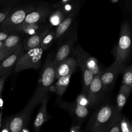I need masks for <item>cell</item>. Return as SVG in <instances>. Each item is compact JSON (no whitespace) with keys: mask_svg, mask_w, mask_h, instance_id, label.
Listing matches in <instances>:
<instances>
[{"mask_svg":"<svg viewBox=\"0 0 132 132\" xmlns=\"http://www.w3.org/2000/svg\"><path fill=\"white\" fill-rule=\"evenodd\" d=\"M55 40V29L52 28L42 38L40 47L44 51L49 49Z\"/></svg>","mask_w":132,"mask_h":132,"instance_id":"obj_25","label":"cell"},{"mask_svg":"<svg viewBox=\"0 0 132 132\" xmlns=\"http://www.w3.org/2000/svg\"><path fill=\"white\" fill-rule=\"evenodd\" d=\"M49 94H46L40 102V106L33 124L34 132H40L43 125L51 119V116L47 112V105Z\"/></svg>","mask_w":132,"mask_h":132,"instance_id":"obj_16","label":"cell"},{"mask_svg":"<svg viewBox=\"0 0 132 132\" xmlns=\"http://www.w3.org/2000/svg\"><path fill=\"white\" fill-rule=\"evenodd\" d=\"M3 2H4V1H1V0H0V4L2 3H3Z\"/></svg>","mask_w":132,"mask_h":132,"instance_id":"obj_36","label":"cell"},{"mask_svg":"<svg viewBox=\"0 0 132 132\" xmlns=\"http://www.w3.org/2000/svg\"><path fill=\"white\" fill-rule=\"evenodd\" d=\"M10 35V33H7L3 31H0V41H4Z\"/></svg>","mask_w":132,"mask_h":132,"instance_id":"obj_31","label":"cell"},{"mask_svg":"<svg viewBox=\"0 0 132 132\" xmlns=\"http://www.w3.org/2000/svg\"><path fill=\"white\" fill-rule=\"evenodd\" d=\"M1 62V58H0V63Z\"/></svg>","mask_w":132,"mask_h":132,"instance_id":"obj_37","label":"cell"},{"mask_svg":"<svg viewBox=\"0 0 132 132\" xmlns=\"http://www.w3.org/2000/svg\"><path fill=\"white\" fill-rule=\"evenodd\" d=\"M22 43L9 57L0 63V77H7L24 53Z\"/></svg>","mask_w":132,"mask_h":132,"instance_id":"obj_12","label":"cell"},{"mask_svg":"<svg viewBox=\"0 0 132 132\" xmlns=\"http://www.w3.org/2000/svg\"><path fill=\"white\" fill-rule=\"evenodd\" d=\"M52 28V27L48 25L40 32L31 36L26 37L22 42V46L24 51L25 52L40 46V42L42 38Z\"/></svg>","mask_w":132,"mask_h":132,"instance_id":"obj_18","label":"cell"},{"mask_svg":"<svg viewBox=\"0 0 132 132\" xmlns=\"http://www.w3.org/2000/svg\"><path fill=\"white\" fill-rule=\"evenodd\" d=\"M3 42H4V41H0V47H1L2 44H3Z\"/></svg>","mask_w":132,"mask_h":132,"instance_id":"obj_35","label":"cell"},{"mask_svg":"<svg viewBox=\"0 0 132 132\" xmlns=\"http://www.w3.org/2000/svg\"><path fill=\"white\" fill-rule=\"evenodd\" d=\"M106 91L101 79V75L94 76L89 86L87 97L90 103V108L99 105L103 101Z\"/></svg>","mask_w":132,"mask_h":132,"instance_id":"obj_9","label":"cell"},{"mask_svg":"<svg viewBox=\"0 0 132 132\" xmlns=\"http://www.w3.org/2000/svg\"><path fill=\"white\" fill-rule=\"evenodd\" d=\"M71 54L72 57L76 61L82 62L92 73L94 76L101 75L105 71V69L100 65L97 59L86 52L81 47L80 44H77L74 47Z\"/></svg>","mask_w":132,"mask_h":132,"instance_id":"obj_6","label":"cell"},{"mask_svg":"<svg viewBox=\"0 0 132 132\" xmlns=\"http://www.w3.org/2000/svg\"><path fill=\"white\" fill-rule=\"evenodd\" d=\"M6 78L7 77H0V97Z\"/></svg>","mask_w":132,"mask_h":132,"instance_id":"obj_32","label":"cell"},{"mask_svg":"<svg viewBox=\"0 0 132 132\" xmlns=\"http://www.w3.org/2000/svg\"><path fill=\"white\" fill-rule=\"evenodd\" d=\"M2 110H1L0 112V127L2 124Z\"/></svg>","mask_w":132,"mask_h":132,"instance_id":"obj_34","label":"cell"},{"mask_svg":"<svg viewBox=\"0 0 132 132\" xmlns=\"http://www.w3.org/2000/svg\"><path fill=\"white\" fill-rule=\"evenodd\" d=\"M31 111L24 108L13 117L8 125L10 132H20L26 126Z\"/></svg>","mask_w":132,"mask_h":132,"instance_id":"obj_15","label":"cell"},{"mask_svg":"<svg viewBox=\"0 0 132 132\" xmlns=\"http://www.w3.org/2000/svg\"><path fill=\"white\" fill-rule=\"evenodd\" d=\"M70 132H82V131L81 130L80 126L79 125H76L71 126Z\"/></svg>","mask_w":132,"mask_h":132,"instance_id":"obj_30","label":"cell"},{"mask_svg":"<svg viewBox=\"0 0 132 132\" xmlns=\"http://www.w3.org/2000/svg\"><path fill=\"white\" fill-rule=\"evenodd\" d=\"M82 132H86V131H82Z\"/></svg>","mask_w":132,"mask_h":132,"instance_id":"obj_38","label":"cell"},{"mask_svg":"<svg viewBox=\"0 0 132 132\" xmlns=\"http://www.w3.org/2000/svg\"><path fill=\"white\" fill-rule=\"evenodd\" d=\"M71 75L72 74H69L67 76H62L57 79L58 80L55 85L57 95L61 96L63 94L69 86Z\"/></svg>","mask_w":132,"mask_h":132,"instance_id":"obj_23","label":"cell"},{"mask_svg":"<svg viewBox=\"0 0 132 132\" xmlns=\"http://www.w3.org/2000/svg\"><path fill=\"white\" fill-rule=\"evenodd\" d=\"M57 101L60 108L65 110L78 121H82L89 114V108L79 105L75 102H68L60 100H57Z\"/></svg>","mask_w":132,"mask_h":132,"instance_id":"obj_11","label":"cell"},{"mask_svg":"<svg viewBox=\"0 0 132 132\" xmlns=\"http://www.w3.org/2000/svg\"><path fill=\"white\" fill-rule=\"evenodd\" d=\"M17 3L15 1L7 2L4 1L3 3L0 4V25L4 21L11 10L18 5Z\"/></svg>","mask_w":132,"mask_h":132,"instance_id":"obj_24","label":"cell"},{"mask_svg":"<svg viewBox=\"0 0 132 132\" xmlns=\"http://www.w3.org/2000/svg\"><path fill=\"white\" fill-rule=\"evenodd\" d=\"M64 14L60 10L53 9L46 20V23L51 27H57L65 18Z\"/></svg>","mask_w":132,"mask_h":132,"instance_id":"obj_22","label":"cell"},{"mask_svg":"<svg viewBox=\"0 0 132 132\" xmlns=\"http://www.w3.org/2000/svg\"><path fill=\"white\" fill-rule=\"evenodd\" d=\"M36 3L31 2L14 6L1 25L2 30L7 33L16 32L26 16L35 8Z\"/></svg>","mask_w":132,"mask_h":132,"instance_id":"obj_3","label":"cell"},{"mask_svg":"<svg viewBox=\"0 0 132 132\" xmlns=\"http://www.w3.org/2000/svg\"><path fill=\"white\" fill-rule=\"evenodd\" d=\"M20 132H29V130L26 127H24L21 130Z\"/></svg>","mask_w":132,"mask_h":132,"instance_id":"obj_33","label":"cell"},{"mask_svg":"<svg viewBox=\"0 0 132 132\" xmlns=\"http://www.w3.org/2000/svg\"><path fill=\"white\" fill-rule=\"evenodd\" d=\"M43 52V50L40 46L24 52L15 66V72L28 69H39L41 64Z\"/></svg>","mask_w":132,"mask_h":132,"instance_id":"obj_5","label":"cell"},{"mask_svg":"<svg viewBox=\"0 0 132 132\" xmlns=\"http://www.w3.org/2000/svg\"><path fill=\"white\" fill-rule=\"evenodd\" d=\"M48 26L46 22L26 25L21 26L16 32H20L26 37H29L40 32Z\"/></svg>","mask_w":132,"mask_h":132,"instance_id":"obj_20","label":"cell"},{"mask_svg":"<svg viewBox=\"0 0 132 132\" xmlns=\"http://www.w3.org/2000/svg\"><path fill=\"white\" fill-rule=\"evenodd\" d=\"M122 116L114 105L103 104L96 108L90 119L88 130L90 132H105L120 122Z\"/></svg>","mask_w":132,"mask_h":132,"instance_id":"obj_2","label":"cell"},{"mask_svg":"<svg viewBox=\"0 0 132 132\" xmlns=\"http://www.w3.org/2000/svg\"><path fill=\"white\" fill-rule=\"evenodd\" d=\"M123 77L122 84L129 86L132 88V66L126 65L122 71Z\"/></svg>","mask_w":132,"mask_h":132,"instance_id":"obj_26","label":"cell"},{"mask_svg":"<svg viewBox=\"0 0 132 132\" xmlns=\"http://www.w3.org/2000/svg\"><path fill=\"white\" fill-rule=\"evenodd\" d=\"M76 15L66 16L55 30V40H63L70 31V27Z\"/></svg>","mask_w":132,"mask_h":132,"instance_id":"obj_19","label":"cell"},{"mask_svg":"<svg viewBox=\"0 0 132 132\" xmlns=\"http://www.w3.org/2000/svg\"><path fill=\"white\" fill-rule=\"evenodd\" d=\"M126 64H123L113 61L112 63L101 75V79L106 91L107 92L114 85L116 79L121 72H122Z\"/></svg>","mask_w":132,"mask_h":132,"instance_id":"obj_10","label":"cell"},{"mask_svg":"<svg viewBox=\"0 0 132 132\" xmlns=\"http://www.w3.org/2000/svg\"><path fill=\"white\" fill-rule=\"evenodd\" d=\"M64 41L59 46L57 53L53 58V64L55 68L61 61L69 57L74 48V46L77 41L76 29H73L63 39Z\"/></svg>","mask_w":132,"mask_h":132,"instance_id":"obj_8","label":"cell"},{"mask_svg":"<svg viewBox=\"0 0 132 132\" xmlns=\"http://www.w3.org/2000/svg\"><path fill=\"white\" fill-rule=\"evenodd\" d=\"M121 132H132V125L128 119L122 116L120 122Z\"/></svg>","mask_w":132,"mask_h":132,"instance_id":"obj_27","label":"cell"},{"mask_svg":"<svg viewBox=\"0 0 132 132\" xmlns=\"http://www.w3.org/2000/svg\"><path fill=\"white\" fill-rule=\"evenodd\" d=\"M53 60L52 54L47 57L41 71L37 87L31 97L24 107V109L32 112L40 103L43 97L48 94L55 79Z\"/></svg>","mask_w":132,"mask_h":132,"instance_id":"obj_1","label":"cell"},{"mask_svg":"<svg viewBox=\"0 0 132 132\" xmlns=\"http://www.w3.org/2000/svg\"><path fill=\"white\" fill-rule=\"evenodd\" d=\"M22 43L20 36L16 32L11 33L4 41L0 47V58L1 61L12 54Z\"/></svg>","mask_w":132,"mask_h":132,"instance_id":"obj_13","label":"cell"},{"mask_svg":"<svg viewBox=\"0 0 132 132\" xmlns=\"http://www.w3.org/2000/svg\"><path fill=\"white\" fill-rule=\"evenodd\" d=\"M78 67L76 60L72 56L68 57L61 61L55 68V78L72 74Z\"/></svg>","mask_w":132,"mask_h":132,"instance_id":"obj_14","label":"cell"},{"mask_svg":"<svg viewBox=\"0 0 132 132\" xmlns=\"http://www.w3.org/2000/svg\"><path fill=\"white\" fill-rule=\"evenodd\" d=\"M75 102L79 105L86 107L88 108H90V103L87 95L82 93H81L77 96Z\"/></svg>","mask_w":132,"mask_h":132,"instance_id":"obj_28","label":"cell"},{"mask_svg":"<svg viewBox=\"0 0 132 132\" xmlns=\"http://www.w3.org/2000/svg\"><path fill=\"white\" fill-rule=\"evenodd\" d=\"M131 88L129 87V86L123 84L121 85L117 95L116 106L119 112H121L131 92Z\"/></svg>","mask_w":132,"mask_h":132,"instance_id":"obj_21","label":"cell"},{"mask_svg":"<svg viewBox=\"0 0 132 132\" xmlns=\"http://www.w3.org/2000/svg\"><path fill=\"white\" fill-rule=\"evenodd\" d=\"M120 122L116 123L105 132H121L120 129Z\"/></svg>","mask_w":132,"mask_h":132,"instance_id":"obj_29","label":"cell"},{"mask_svg":"<svg viewBox=\"0 0 132 132\" xmlns=\"http://www.w3.org/2000/svg\"><path fill=\"white\" fill-rule=\"evenodd\" d=\"M131 50V29L127 22L122 23L120 32L119 39L114 50V61L126 64L130 55Z\"/></svg>","mask_w":132,"mask_h":132,"instance_id":"obj_4","label":"cell"},{"mask_svg":"<svg viewBox=\"0 0 132 132\" xmlns=\"http://www.w3.org/2000/svg\"><path fill=\"white\" fill-rule=\"evenodd\" d=\"M53 9L61 10L65 16L77 15L81 7L78 1L75 0H62L52 5Z\"/></svg>","mask_w":132,"mask_h":132,"instance_id":"obj_17","label":"cell"},{"mask_svg":"<svg viewBox=\"0 0 132 132\" xmlns=\"http://www.w3.org/2000/svg\"><path fill=\"white\" fill-rule=\"evenodd\" d=\"M53 10V9L52 5L49 3H36L35 9L26 16L21 26L28 24L46 22L48 16Z\"/></svg>","mask_w":132,"mask_h":132,"instance_id":"obj_7","label":"cell"}]
</instances>
